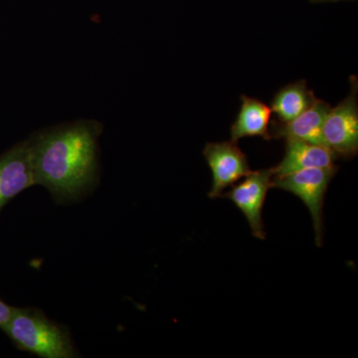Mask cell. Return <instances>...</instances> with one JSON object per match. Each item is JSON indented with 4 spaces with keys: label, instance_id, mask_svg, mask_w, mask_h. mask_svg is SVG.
<instances>
[{
    "label": "cell",
    "instance_id": "cell-1",
    "mask_svg": "<svg viewBox=\"0 0 358 358\" xmlns=\"http://www.w3.org/2000/svg\"><path fill=\"white\" fill-rule=\"evenodd\" d=\"M103 131L100 122L79 120L28 138L36 185L44 186L58 204L77 201L98 185Z\"/></svg>",
    "mask_w": 358,
    "mask_h": 358
},
{
    "label": "cell",
    "instance_id": "cell-2",
    "mask_svg": "<svg viewBox=\"0 0 358 358\" xmlns=\"http://www.w3.org/2000/svg\"><path fill=\"white\" fill-rule=\"evenodd\" d=\"M1 329L22 352L43 358L81 357L69 329L49 319L40 308L13 307Z\"/></svg>",
    "mask_w": 358,
    "mask_h": 358
},
{
    "label": "cell",
    "instance_id": "cell-3",
    "mask_svg": "<svg viewBox=\"0 0 358 358\" xmlns=\"http://www.w3.org/2000/svg\"><path fill=\"white\" fill-rule=\"evenodd\" d=\"M338 166L301 169L282 176H273L272 187L293 193L305 203L312 215L315 244L324 240V202L327 187L338 173Z\"/></svg>",
    "mask_w": 358,
    "mask_h": 358
},
{
    "label": "cell",
    "instance_id": "cell-4",
    "mask_svg": "<svg viewBox=\"0 0 358 358\" xmlns=\"http://www.w3.org/2000/svg\"><path fill=\"white\" fill-rule=\"evenodd\" d=\"M350 82V95L331 108L322 129L324 145L345 159H352L358 152L357 78L352 76Z\"/></svg>",
    "mask_w": 358,
    "mask_h": 358
},
{
    "label": "cell",
    "instance_id": "cell-5",
    "mask_svg": "<svg viewBox=\"0 0 358 358\" xmlns=\"http://www.w3.org/2000/svg\"><path fill=\"white\" fill-rule=\"evenodd\" d=\"M273 169L250 171L245 179L221 196L232 200L248 221L253 236L265 240L262 212L268 189L272 187Z\"/></svg>",
    "mask_w": 358,
    "mask_h": 358
},
{
    "label": "cell",
    "instance_id": "cell-6",
    "mask_svg": "<svg viewBox=\"0 0 358 358\" xmlns=\"http://www.w3.org/2000/svg\"><path fill=\"white\" fill-rule=\"evenodd\" d=\"M203 155L213 178L209 192L210 199L221 197L226 188L251 171L246 155L235 141L208 143L205 145Z\"/></svg>",
    "mask_w": 358,
    "mask_h": 358
},
{
    "label": "cell",
    "instance_id": "cell-7",
    "mask_svg": "<svg viewBox=\"0 0 358 358\" xmlns=\"http://www.w3.org/2000/svg\"><path fill=\"white\" fill-rule=\"evenodd\" d=\"M36 185L28 140L0 155V211L16 195Z\"/></svg>",
    "mask_w": 358,
    "mask_h": 358
},
{
    "label": "cell",
    "instance_id": "cell-8",
    "mask_svg": "<svg viewBox=\"0 0 358 358\" xmlns=\"http://www.w3.org/2000/svg\"><path fill=\"white\" fill-rule=\"evenodd\" d=\"M331 108L329 103L317 99V102L313 103L312 107L308 108L292 121L271 122V138L299 140L317 143V145H324L322 124Z\"/></svg>",
    "mask_w": 358,
    "mask_h": 358
},
{
    "label": "cell",
    "instance_id": "cell-9",
    "mask_svg": "<svg viewBox=\"0 0 358 358\" xmlns=\"http://www.w3.org/2000/svg\"><path fill=\"white\" fill-rule=\"evenodd\" d=\"M336 157L333 150L326 145L299 140H286L284 157L277 166L273 167V171L274 176H282L301 169H327L336 166L334 164Z\"/></svg>",
    "mask_w": 358,
    "mask_h": 358
},
{
    "label": "cell",
    "instance_id": "cell-10",
    "mask_svg": "<svg viewBox=\"0 0 358 358\" xmlns=\"http://www.w3.org/2000/svg\"><path fill=\"white\" fill-rule=\"evenodd\" d=\"M241 108L231 127V141L237 143L247 136H261L271 140L270 124L272 110L262 101L241 96Z\"/></svg>",
    "mask_w": 358,
    "mask_h": 358
},
{
    "label": "cell",
    "instance_id": "cell-11",
    "mask_svg": "<svg viewBox=\"0 0 358 358\" xmlns=\"http://www.w3.org/2000/svg\"><path fill=\"white\" fill-rule=\"evenodd\" d=\"M315 93L308 88L305 80L287 85L275 93L271 110L277 115L275 121L287 122L300 115L317 102Z\"/></svg>",
    "mask_w": 358,
    "mask_h": 358
},
{
    "label": "cell",
    "instance_id": "cell-12",
    "mask_svg": "<svg viewBox=\"0 0 358 358\" xmlns=\"http://www.w3.org/2000/svg\"><path fill=\"white\" fill-rule=\"evenodd\" d=\"M13 308L0 300V329L6 324L7 320L10 317Z\"/></svg>",
    "mask_w": 358,
    "mask_h": 358
},
{
    "label": "cell",
    "instance_id": "cell-13",
    "mask_svg": "<svg viewBox=\"0 0 358 358\" xmlns=\"http://www.w3.org/2000/svg\"><path fill=\"white\" fill-rule=\"evenodd\" d=\"M313 1H329V0H313Z\"/></svg>",
    "mask_w": 358,
    "mask_h": 358
}]
</instances>
